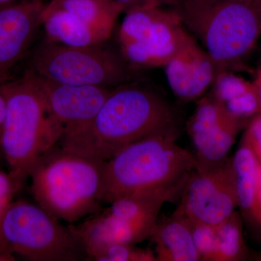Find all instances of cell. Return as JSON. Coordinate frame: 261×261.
Segmentation results:
<instances>
[{
  "mask_svg": "<svg viewBox=\"0 0 261 261\" xmlns=\"http://www.w3.org/2000/svg\"><path fill=\"white\" fill-rule=\"evenodd\" d=\"M178 118L167 101L153 91L132 84L113 88L93 119L62 136L58 145L77 153L108 161L147 137L177 138Z\"/></svg>",
  "mask_w": 261,
  "mask_h": 261,
  "instance_id": "cell-1",
  "label": "cell"
},
{
  "mask_svg": "<svg viewBox=\"0 0 261 261\" xmlns=\"http://www.w3.org/2000/svg\"><path fill=\"white\" fill-rule=\"evenodd\" d=\"M106 161L56 144L38 158L29 174L34 200L53 217L70 224L99 212Z\"/></svg>",
  "mask_w": 261,
  "mask_h": 261,
  "instance_id": "cell-2",
  "label": "cell"
},
{
  "mask_svg": "<svg viewBox=\"0 0 261 261\" xmlns=\"http://www.w3.org/2000/svg\"><path fill=\"white\" fill-rule=\"evenodd\" d=\"M176 140L167 136L147 137L106 161L103 202L140 192H172L180 197L197 161Z\"/></svg>",
  "mask_w": 261,
  "mask_h": 261,
  "instance_id": "cell-3",
  "label": "cell"
},
{
  "mask_svg": "<svg viewBox=\"0 0 261 261\" xmlns=\"http://www.w3.org/2000/svg\"><path fill=\"white\" fill-rule=\"evenodd\" d=\"M176 6L217 73L245 59L261 36V0H177Z\"/></svg>",
  "mask_w": 261,
  "mask_h": 261,
  "instance_id": "cell-4",
  "label": "cell"
},
{
  "mask_svg": "<svg viewBox=\"0 0 261 261\" xmlns=\"http://www.w3.org/2000/svg\"><path fill=\"white\" fill-rule=\"evenodd\" d=\"M5 116L3 159L10 176L22 188L38 158L58 143L61 132L53 121L32 70L3 84Z\"/></svg>",
  "mask_w": 261,
  "mask_h": 261,
  "instance_id": "cell-5",
  "label": "cell"
},
{
  "mask_svg": "<svg viewBox=\"0 0 261 261\" xmlns=\"http://www.w3.org/2000/svg\"><path fill=\"white\" fill-rule=\"evenodd\" d=\"M0 260L13 255L32 261L88 260L83 243L70 226H65L37 204L13 200L0 226Z\"/></svg>",
  "mask_w": 261,
  "mask_h": 261,
  "instance_id": "cell-6",
  "label": "cell"
},
{
  "mask_svg": "<svg viewBox=\"0 0 261 261\" xmlns=\"http://www.w3.org/2000/svg\"><path fill=\"white\" fill-rule=\"evenodd\" d=\"M32 70L57 83L70 85L119 87L133 78L121 53L104 44L75 47L46 39L34 51Z\"/></svg>",
  "mask_w": 261,
  "mask_h": 261,
  "instance_id": "cell-7",
  "label": "cell"
},
{
  "mask_svg": "<svg viewBox=\"0 0 261 261\" xmlns=\"http://www.w3.org/2000/svg\"><path fill=\"white\" fill-rule=\"evenodd\" d=\"M125 13L118 33L122 57L132 69L163 68L187 32L176 10L147 7Z\"/></svg>",
  "mask_w": 261,
  "mask_h": 261,
  "instance_id": "cell-8",
  "label": "cell"
},
{
  "mask_svg": "<svg viewBox=\"0 0 261 261\" xmlns=\"http://www.w3.org/2000/svg\"><path fill=\"white\" fill-rule=\"evenodd\" d=\"M122 13L115 0H50L43 8L41 23L51 42L75 47L102 45L112 35Z\"/></svg>",
  "mask_w": 261,
  "mask_h": 261,
  "instance_id": "cell-9",
  "label": "cell"
},
{
  "mask_svg": "<svg viewBox=\"0 0 261 261\" xmlns=\"http://www.w3.org/2000/svg\"><path fill=\"white\" fill-rule=\"evenodd\" d=\"M179 197L173 214L213 226L223 222L238 208L232 160L228 157L216 164L197 162Z\"/></svg>",
  "mask_w": 261,
  "mask_h": 261,
  "instance_id": "cell-10",
  "label": "cell"
},
{
  "mask_svg": "<svg viewBox=\"0 0 261 261\" xmlns=\"http://www.w3.org/2000/svg\"><path fill=\"white\" fill-rule=\"evenodd\" d=\"M247 123L228 113L211 94L201 98L187 123L197 162L216 164L227 159Z\"/></svg>",
  "mask_w": 261,
  "mask_h": 261,
  "instance_id": "cell-11",
  "label": "cell"
},
{
  "mask_svg": "<svg viewBox=\"0 0 261 261\" xmlns=\"http://www.w3.org/2000/svg\"><path fill=\"white\" fill-rule=\"evenodd\" d=\"M32 72L48 113L61 130V137L88 124L113 89L105 86L57 83Z\"/></svg>",
  "mask_w": 261,
  "mask_h": 261,
  "instance_id": "cell-12",
  "label": "cell"
},
{
  "mask_svg": "<svg viewBox=\"0 0 261 261\" xmlns=\"http://www.w3.org/2000/svg\"><path fill=\"white\" fill-rule=\"evenodd\" d=\"M163 68L171 92L185 102L202 97L217 74L211 57L187 31L177 50Z\"/></svg>",
  "mask_w": 261,
  "mask_h": 261,
  "instance_id": "cell-13",
  "label": "cell"
},
{
  "mask_svg": "<svg viewBox=\"0 0 261 261\" xmlns=\"http://www.w3.org/2000/svg\"><path fill=\"white\" fill-rule=\"evenodd\" d=\"M44 4L20 0L0 6V84L29 50L41 23Z\"/></svg>",
  "mask_w": 261,
  "mask_h": 261,
  "instance_id": "cell-14",
  "label": "cell"
},
{
  "mask_svg": "<svg viewBox=\"0 0 261 261\" xmlns=\"http://www.w3.org/2000/svg\"><path fill=\"white\" fill-rule=\"evenodd\" d=\"M177 197L172 192H140L116 199L106 210L145 240L153 232L163 205Z\"/></svg>",
  "mask_w": 261,
  "mask_h": 261,
  "instance_id": "cell-15",
  "label": "cell"
},
{
  "mask_svg": "<svg viewBox=\"0 0 261 261\" xmlns=\"http://www.w3.org/2000/svg\"><path fill=\"white\" fill-rule=\"evenodd\" d=\"M212 86L211 95L239 119L249 121L261 113V98L252 81L220 70Z\"/></svg>",
  "mask_w": 261,
  "mask_h": 261,
  "instance_id": "cell-16",
  "label": "cell"
},
{
  "mask_svg": "<svg viewBox=\"0 0 261 261\" xmlns=\"http://www.w3.org/2000/svg\"><path fill=\"white\" fill-rule=\"evenodd\" d=\"M157 261H200L190 221L178 215L157 223L150 238Z\"/></svg>",
  "mask_w": 261,
  "mask_h": 261,
  "instance_id": "cell-17",
  "label": "cell"
},
{
  "mask_svg": "<svg viewBox=\"0 0 261 261\" xmlns=\"http://www.w3.org/2000/svg\"><path fill=\"white\" fill-rule=\"evenodd\" d=\"M231 160L239 212L243 221L250 226L258 185L260 164L250 146L243 138Z\"/></svg>",
  "mask_w": 261,
  "mask_h": 261,
  "instance_id": "cell-18",
  "label": "cell"
},
{
  "mask_svg": "<svg viewBox=\"0 0 261 261\" xmlns=\"http://www.w3.org/2000/svg\"><path fill=\"white\" fill-rule=\"evenodd\" d=\"M244 221L235 211L223 222L216 225L217 254L216 261H243L251 258L243 231Z\"/></svg>",
  "mask_w": 261,
  "mask_h": 261,
  "instance_id": "cell-19",
  "label": "cell"
},
{
  "mask_svg": "<svg viewBox=\"0 0 261 261\" xmlns=\"http://www.w3.org/2000/svg\"><path fill=\"white\" fill-rule=\"evenodd\" d=\"M189 221L191 227L194 244L198 252L200 260L216 261L217 254L216 226Z\"/></svg>",
  "mask_w": 261,
  "mask_h": 261,
  "instance_id": "cell-20",
  "label": "cell"
},
{
  "mask_svg": "<svg viewBox=\"0 0 261 261\" xmlns=\"http://www.w3.org/2000/svg\"><path fill=\"white\" fill-rule=\"evenodd\" d=\"M96 261H157L154 252L130 244H115L101 252Z\"/></svg>",
  "mask_w": 261,
  "mask_h": 261,
  "instance_id": "cell-21",
  "label": "cell"
},
{
  "mask_svg": "<svg viewBox=\"0 0 261 261\" xmlns=\"http://www.w3.org/2000/svg\"><path fill=\"white\" fill-rule=\"evenodd\" d=\"M20 190V187L10 176L9 173L5 172L0 169V226L3 215L8 206L13 201V197L16 192ZM1 243V234H0Z\"/></svg>",
  "mask_w": 261,
  "mask_h": 261,
  "instance_id": "cell-22",
  "label": "cell"
},
{
  "mask_svg": "<svg viewBox=\"0 0 261 261\" xmlns=\"http://www.w3.org/2000/svg\"><path fill=\"white\" fill-rule=\"evenodd\" d=\"M242 138L250 146L261 166V113L249 121Z\"/></svg>",
  "mask_w": 261,
  "mask_h": 261,
  "instance_id": "cell-23",
  "label": "cell"
},
{
  "mask_svg": "<svg viewBox=\"0 0 261 261\" xmlns=\"http://www.w3.org/2000/svg\"><path fill=\"white\" fill-rule=\"evenodd\" d=\"M123 12L137 8L162 7L165 5L176 4L177 0H115Z\"/></svg>",
  "mask_w": 261,
  "mask_h": 261,
  "instance_id": "cell-24",
  "label": "cell"
},
{
  "mask_svg": "<svg viewBox=\"0 0 261 261\" xmlns=\"http://www.w3.org/2000/svg\"><path fill=\"white\" fill-rule=\"evenodd\" d=\"M250 227L255 233V234H257V236L261 239V166L258 185H257L256 196H255V204H254Z\"/></svg>",
  "mask_w": 261,
  "mask_h": 261,
  "instance_id": "cell-25",
  "label": "cell"
},
{
  "mask_svg": "<svg viewBox=\"0 0 261 261\" xmlns=\"http://www.w3.org/2000/svg\"><path fill=\"white\" fill-rule=\"evenodd\" d=\"M3 84H0V160H4L3 150H2V137H3L5 116V97Z\"/></svg>",
  "mask_w": 261,
  "mask_h": 261,
  "instance_id": "cell-26",
  "label": "cell"
},
{
  "mask_svg": "<svg viewBox=\"0 0 261 261\" xmlns=\"http://www.w3.org/2000/svg\"><path fill=\"white\" fill-rule=\"evenodd\" d=\"M252 82L255 84V87H256L257 92H258L259 94H260L261 98V65L257 66L256 70L254 72Z\"/></svg>",
  "mask_w": 261,
  "mask_h": 261,
  "instance_id": "cell-27",
  "label": "cell"
},
{
  "mask_svg": "<svg viewBox=\"0 0 261 261\" xmlns=\"http://www.w3.org/2000/svg\"><path fill=\"white\" fill-rule=\"evenodd\" d=\"M18 1H20V0H0V6L12 4V3H16Z\"/></svg>",
  "mask_w": 261,
  "mask_h": 261,
  "instance_id": "cell-28",
  "label": "cell"
},
{
  "mask_svg": "<svg viewBox=\"0 0 261 261\" xmlns=\"http://www.w3.org/2000/svg\"><path fill=\"white\" fill-rule=\"evenodd\" d=\"M252 258H254V260H261V253H252Z\"/></svg>",
  "mask_w": 261,
  "mask_h": 261,
  "instance_id": "cell-29",
  "label": "cell"
},
{
  "mask_svg": "<svg viewBox=\"0 0 261 261\" xmlns=\"http://www.w3.org/2000/svg\"><path fill=\"white\" fill-rule=\"evenodd\" d=\"M240 1H251V0H240Z\"/></svg>",
  "mask_w": 261,
  "mask_h": 261,
  "instance_id": "cell-30",
  "label": "cell"
}]
</instances>
